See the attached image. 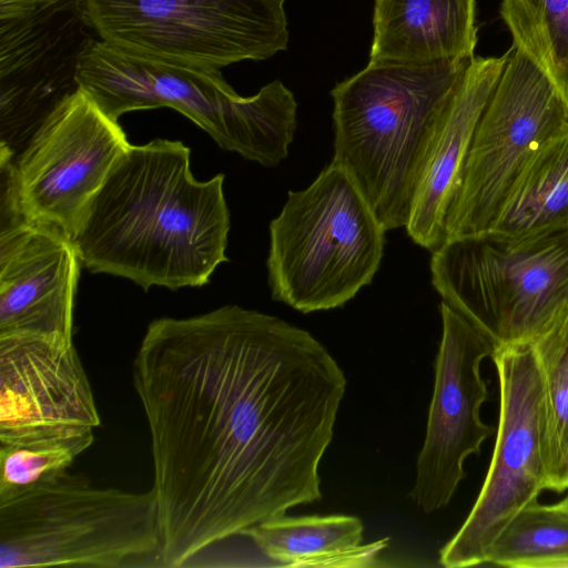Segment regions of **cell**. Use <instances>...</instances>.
Returning a JSON list of instances; mask_svg holds the SVG:
<instances>
[{
	"label": "cell",
	"instance_id": "1",
	"mask_svg": "<svg viewBox=\"0 0 568 568\" xmlns=\"http://www.w3.org/2000/svg\"><path fill=\"white\" fill-rule=\"evenodd\" d=\"M132 377L151 438L163 566L322 498L320 463L346 377L308 331L239 305L156 318Z\"/></svg>",
	"mask_w": 568,
	"mask_h": 568
},
{
	"label": "cell",
	"instance_id": "2",
	"mask_svg": "<svg viewBox=\"0 0 568 568\" xmlns=\"http://www.w3.org/2000/svg\"><path fill=\"white\" fill-rule=\"evenodd\" d=\"M190 155L165 139L126 148L71 236L85 268L175 291L203 286L229 261L225 176L196 180Z\"/></svg>",
	"mask_w": 568,
	"mask_h": 568
},
{
	"label": "cell",
	"instance_id": "3",
	"mask_svg": "<svg viewBox=\"0 0 568 568\" xmlns=\"http://www.w3.org/2000/svg\"><path fill=\"white\" fill-rule=\"evenodd\" d=\"M471 59L368 62L331 91L332 162L349 175L386 231L408 223L430 136Z\"/></svg>",
	"mask_w": 568,
	"mask_h": 568
},
{
	"label": "cell",
	"instance_id": "4",
	"mask_svg": "<svg viewBox=\"0 0 568 568\" xmlns=\"http://www.w3.org/2000/svg\"><path fill=\"white\" fill-rule=\"evenodd\" d=\"M160 547L153 489L98 487L64 470L0 496V568H115Z\"/></svg>",
	"mask_w": 568,
	"mask_h": 568
},
{
	"label": "cell",
	"instance_id": "5",
	"mask_svg": "<svg viewBox=\"0 0 568 568\" xmlns=\"http://www.w3.org/2000/svg\"><path fill=\"white\" fill-rule=\"evenodd\" d=\"M386 232L349 175L331 162L306 189L290 191L270 223L272 298L304 314L345 305L372 283Z\"/></svg>",
	"mask_w": 568,
	"mask_h": 568
},
{
	"label": "cell",
	"instance_id": "6",
	"mask_svg": "<svg viewBox=\"0 0 568 568\" xmlns=\"http://www.w3.org/2000/svg\"><path fill=\"white\" fill-rule=\"evenodd\" d=\"M432 284L493 343L530 342L568 303V229L511 240L455 237L432 253Z\"/></svg>",
	"mask_w": 568,
	"mask_h": 568
},
{
	"label": "cell",
	"instance_id": "7",
	"mask_svg": "<svg viewBox=\"0 0 568 568\" xmlns=\"http://www.w3.org/2000/svg\"><path fill=\"white\" fill-rule=\"evenodd\" d=\"M284 0H82L99 40L121 51L217 69L288 42Z\"/></svg>",
	"mask_w": 568,
	"mask_h": 568
},
{
	"label": "cell",
	"instance_id": "8",
	"mask_svg": "<svg viewBox=\"0 0 568 568\" xmlns=\"http://www.w3.org/2000/svg\"><path fill=\"white\" fill-rule=\"evenodd\" d=\"M510 48L475 128L447 211L446 240L485 232L524 165L568 126V110L552 83Z\"/></svg>",
	"mask_w": 568,
	"mask_h": 568
},
{
	"label": "cell",
	"instance_id": "9",
	"mask_svg": "<svg viewBox=\"0 0 568 568\" xmlns=\"http://www.w3.org/2000/svg\"><path fill=\"white\" fill-rule=\"evenodd\" d=\"M499 417L490 465L467 518L439 550L447 568L486 564L496 539L546 489L542 393L529 342L497 347Z\"/></svg>",
	"mask_w": 568,
	"mask_h": 568
},
{
	"label": "cell",
	"instance_id": "10",
	"mask_svg": "<svg viewBox=\"0 0 568 568\" xmlns=\"http://www.w3.org/2000/svg\"><path fill=\"white\" fill-rule=\"evenodd\" d=\"M130 143L83 90L62 100L12 159L26 219L72 236L90 199Z\"/></svg>",
	"mask_w": 568,
	"mask_h": 568
},
{
	"label": "cell",
	"instance_id": "11",
	"mask_svg": "<svg viewBox=\"0 0 568 568\" xmlns=\"http://www.w3.org/2000/svg\"><path fill=\"white\" fill-rule=\"evenodd\" d=\"M442 337L426 434L409 497L424 513L446 507L466 477L465 462L478 455L495 427L483 422L487 383L480 373L495 347L465 316L443 302Z\"/></svg>",
	"mask_w": 568,
	"mask_h": 568
},
{
	"label": "cell",
	"instance_id": "12",
	"mask_svg": "<svg viewBox=\"0 0 568 568\" xmlns=\"http://www.w3.org/2000/svg\"><path fill=\"white\" fill-rule=\"evenodd\" d=\"M89 30L82 0H61L0 22L2 146L26 144L52 110L80 89V59L94 40Z\"/></svg>",
	"mask_w": 568,
	"mask_h": 568
},
{
	"label": "cell",
	"instance_id": "13",
	"mask_svg": "<svg viewBox=\"0 0 568 568\" xmlns=\"http://www.w3.org/2000/svg\"><path fill=\"white\" fill-rule=\"evenodd\" d=\"M99 425L72 337L0 335V445Z\"/></svg>",
	"mask_w": 568,
	"mask_h": 568
},
{
	"label": "cell",
	"instance_id": "14",
	"mask_svg": "<svg viewBox=\"0 0 568 568\" xmlns=\"http://www.w3.org/2000/svg\"><path fill=\"white\" fill-rule=\"evenodd\" d=\"M81 260L70 235L20 220L0 227V335L73 337Z\"/></svg>",
	"mask_w": 568,
	"mask_h": 568
},
{
	"label": "cell",
	"instance_id": "15",
	"mask_svg": "<svg viewBox=\"0 0 568 568\" xmlns=\"http://www.w3.org/2000/svg\"><path fill=\"white\" fill-rule=\"evenodd\" d=\"M510 52L471 59L430 136L405 226L412 241L430 253L446 241L447 211L475 128Z\"/></svg>",
	"mask_w": 568,
	"mask_h": 568
},
{
	"label": "cell",
	"instance_id": "16",
	"mask_svg": "<svg viewBox=\"0 0 568 568\" xmlns=\"http://www.w3.org/2000/svg\"><path fill=\"white\" fill-rule=\"evenodd\" d=\"M476 0H374L369 62L474 58Z\"/></svg>",
	"mask_w": 568,
	"mask_h": 568
},
{
	"label": "cell",
	"instance_id": "17",
	"mask_svg": "<svg viewBox=\"0 0 568 568\" xmlns=\"http://www.w3.org/2000/svg\"><path fill=\"white\" fill-rule=\"evenodd\" d=\"M568 229V126L524 165L483 233L511 240ZM480 234V233H479Z\"/></svg>",
	"mask_w": 568,
	"mask_h": 568
},
{
	"label": "cell",
	"instance_id": "18",
	"mask_svg": "<svg viewBox=\"0 0 568 568\" xmlns=\"http://www.w3.org/2000/svg\"><path fill=\"white\" fill-rule=\"evenodd\" d=\"M363 531L362 520L352 515H282L245 529L242 536L277 565L344 566L345 560L373 559L385 547L387 539L362 546Z\"/></svg>",
	"mask_w": 568,
	"mask_h": 568
},
{
	"label": "cell",
	"instance_id": "19",
	"mask_svg": "<svg viewBox=\"0 0 568 568\" xmlns=\"http://www.w3.org/2000/svg\"><path fill=\"white\" fill-rule=\"evenodd\" d=\"M542 393L546 489H568V303L529 342Z\"/></svg>",
	"mask_w": 568,
	"mask_h": 568
},
{
	"label": "cell",
	"instance_id": "20",
	"mask_svg": "<svg viewBox=\"0 0 568 568\" xmlns=\"http://www.w3.org/2000/svg\"><path fill=\"white\" fill-rule=\"evenodd\" d=\"M513 48L552 83L568 110V0H501Z\"/></svg>",
	"mask_w": 568,
	"mask_h": 568
},
{
	"label": "cell",
	"instance_id": "21",
	"mask_svg": "<svg viewBox=\"0 0 568 568\" xmlns=\"http://www.w3.org/2000/svg\"><path fill=\"white\" fill-rule=\"evenodd\" d=\"M486 564L510 568H568V514L537 501L503 530Z\"/></svg>",
	"mask_w": 568,
	"mask_h": 568
},
{
	"label": "cell",
	"instance_id": "22",
	"mask_svg": "<svg viewBox=\"0 0 568 568\" xmlns=\"http://www.w3.org/2000/svg\"><path fill=\"white\" fill-rule=\"evenodd\" d=\"M93 440V428H79L0 445V496L67 470Z\"/></svg>",
	"mask_w": 568,
	"mask_h": 568
},
{
	"label": "cell",
	"instance_id": "23",
	"mask_svg": "<svg viewBox=\"0 0 568 568\" xmlns=\"http://www.w3.org/2000/svg\"><path fill=\"white\" fill-rule=\"evenodd\" d=\"M61 0H0V22L19 19Z\"/></svg>",
	"mask_w": 568,
	"mask_h": 568
},
{
	"label": "cell",
	"instance_id": "24",
	"mask_svg": "<svg viewBox=\"0 0 568 568\" xmlns=\"http://www.w3.org/2000/svg\"><path fill=\"white\" fill-rule=\"evenodd\" d=\"M554 508L568 514V495L560 501L551 505Z\"/></svg>",
	"mask_w": 568,
	"mask_h": 568
}]
</instances>
